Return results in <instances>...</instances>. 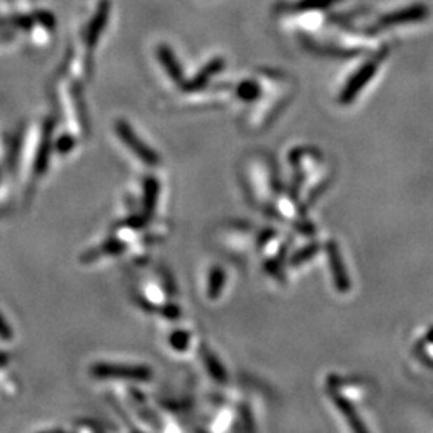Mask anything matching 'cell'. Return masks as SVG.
<instances>
[{
	"label": "cell",
	"instance_id": "52a82bcc",
	"mask_svg": "<svg viewBox=\"0 0 433 433\" xmlns=\"http://www.w3.org/2000/svg\"><path fill=\"white\" fill-rule=\"evenodd\" d=\"M227 283V273L223 268L215 265L209 271V279H207V297L211 300H217L222 295V290Z\"/></svg>",
	"mask_w": 433,
	"mask_h": 433
},
{
	"label": "cell",
	"instance_id": "7c38bea8",
	"mask_svg": "<svg viewBox=\"0 0 433 433\" xmlns=\"http://www.w3.org/2000/svg\"><path fill=\"white\" fill-rule=\"evenodd\" d=\"M161 313H162V316H166L167 320H177V318L180 316V313H182V311H180V308L175 304H166L161 308Z\"/></svg>",
	"mask_w": 433,
	"mask_h": 433
},
{
	"label": "cell",
	"instance_id": "4fadbf2b",
	"mask_svg": "<svg viewBox=\"0 0 433 433\" xmlns=\"http://www.w3.org/2000/svg\"><path fill=\"white\" fill-rule=\"evenodd\" d=\"M0 337L5 339V341H10V339L13 337L12 327H10L8 322L3 320L2 315H0Z\"/></svg>",
	"mask_w": 433,
	"mask_h": 433
},
{
	"label": "cell",
	"instance_id": "30bf717a",
	"mask_svg": "<svg viewBox=\"0 0 433 433\" xmlns=\"http://www.w3.org/2000/svg\"><path fill=\"white\" fill-rule=\"evenodd\" d=\"M316 252H318V244H308V246H306V248L300 249L297 254L292 257V260H290V263H292L294 267L302 265V263L308 262L310 259H313V257L316 255Z\"/></svg>",
	"mask_w": 433,
	"mask_h": 433
},
{
	"label": "cell",
	"instance_id": "5bb4252c",
	"mask_svg": "<svg viewBox=\"0 0 433 433\" xmlns=\"http://www.w3.org/2000/svg\"><path fill=\"white\" fill-rule=\"evenodd\" d=\"M8 361V355L7 353H0V364H5Z\"/></svg>",
	"mask_w": 433,
	"mask_h": 433
},
{
	"label": "cell",
	"instance_id": "8992f818",
	"mask_svg": "<svg viewBox=\"0 0 433 433\" xmlns=\"http://www.w3.org/2000/svg\"><path fill=\"white\" fill-rule=\"evenodd\" d=\"M202 355V361H204V366L207 372H209L211 377L215 382L218 383H225L228 381V374H227V369H225V366L222 364V361L217 358L215 355H213L211 350L204 348L201 352Z\"/></svg>",
	"mask_w": 433,
	"mask_h": 433
},
{
	"label": "cell",
	"instance_id": "9c48e42d",
	"mask_svg": "<svg viewBox=\"0 0 433 433\" xmlns=\"http://www.w3.org/2000/svg\"><path fill=\"white\" fill-rule=\"evenodd\" d=\"M190 332L182 331V329H177V331H173L171 336H169V345H171L175 352H186L190 347Z\"/></svg>",
	"mask_w": 433,
	"mask_h": 433
},
{
	"label": "cell",
	"instance_id": "3957f363",
	"mask_svg": "<svg viewBox=\"0 0 433 433\" xmlns=\"http://www.w3.org/2000/svg\"><path fill=\"white\" fill-rule=\"evenodd\" d=\"M326 249H327V259H329V267H331L334 284H336V288L339 290L345 292V290L350 288V281H348L347 271H345L339 246L336 243H329Z\"/></svg>",
	"mask_w": 433,
	"mask_h": 433
},
{
	"label": "cell",
	"instance_id": "7a4b0ae2",
	"mask_svg": "<svg viewBox=\"0 0 433 433\" xmlns=\"http://www.w3.org/2000/svg\"><path fill=\"white\" fill-rule=\"evenodd\" d=\"M114 129H116V134L119 135V139L122 140V143L127 146L141 162H145L146 166H151V167L159 166L161 157H159L157 152L152 150L151 146L143 143V141L140 140V136L135 134L134 129H132L125 120H116Z\"/></svg>",
	"mask_w": 433,
	"mask_h": 433
},
{
	"label": "cell",
	"instance_id": "5b68a950",
	"mask_svg": "<svg viewBox=\"0 0 433 433\" xmlns=\"http://www.w3.org/2000/svg\"><path fill=\"white\" fill-rule=\"evenodd\" d=\"M159 197V182L155 178H146L143 182V213L146 220L152 217V212L156 209V202Z\"/></svg>",
	"mask_w": 433,
	"mask_h": 433
},
{
	"label": "cell",
	"instance_id": "6da1fadb",
	"mask_svg": "<svg viewBox=\"0 0 433 433\" xmlns=\"http://www.w3.org/2000/svg\"><path fill=\"white\" fill-rule=\"evenodd\" d=\"M90 374L97 379H124L148 382L152 377V371L148 366H130L116 363H97L90 368Z\"/></svg>",
	"mask_w": 433,
	"mask_h": 433
},
{
	"label": "cell",
	"instance_id": "ba28073f",
	"mask_svg": "<svg viewBox=\"0 0 433 433\" xmlns=\"http://www.w3.org/2000/svg\"><path fill=\"white\" fill-rule=\"evenodd\" d=\"M50 148H52V127H47L45 134L42 136V143L37 152L36 159V173H43L48 167V157H50Z\"/></svg>",
	"mask_w": 433,
	"mask_h": 433
},
{
	"label": "cell",
	"instance_id": "277c9868",
	"mask_svg": "<svg viewBox=\"0 0 433 433\" xmlns=\"http://www.w3.org/2000/svg\"><path fill=\"white\" fill-rule=\"evenodd\" d=\"M127 249V244L124 243L120 238H111L103 243L101 246H98V248L92 249L89 252H85L84 255H82V262L89 263L93 260L101 259V257H109V255H120L122 252Z\"/></svg>",
	"mask_w": 433,
	"mask_h": 433
},
{
	"label": "cell",
	"instance_id": "8fae6325",
	"mask_svg": "<svg viewBox=\"0 0 433 433\" xmlns=\"http://www.w3.org/2000/svg\"><path fill=\"white\" fill-rule=\"evenodd\" d=\"M74 146H76V140L71 135L59 136V139L57 140V143H55V148H57V151L62 152V155H66V152L73 151Z\"/></svg>",
	"mask_w": 433,
	"mask_h": 433
}]
</instances>
